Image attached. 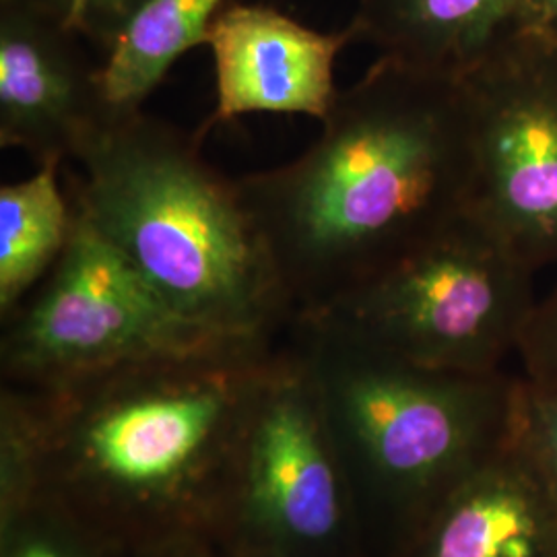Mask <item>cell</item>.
I'll list each match as a JSON object with an SVG mask.
<instances>
[{
  "mask_svg": "<svg viewBox=\"0 0 557 557\" xmlns=\"http://www.w3.org/2000/svg\"><path fill=\"white\" fill-rule=\"evenodd\" d=\"M469 178L460 79L380 57L298 160L238 188L289 298L314 312L467 213Z\"/></svg>",
  "mask_w": 557,
  "mask_h": 557,
  "instance_id": "1",
  "label": "cell"
},
{
  "mask_svg": "<svg viewBox=\"0 0 557 557\" xmlns=\"http://www.w3.org/2000/svg\"><path fill=\"white\" fill-rule=\"evenodd\" d=\"M66 174L75 213L178 317L223 338H259L289 306L277 267L202 140L143 110L106 114Z\"/></svg>",
  "mask_w": 557,
  "mask_h": 557,
  "instance_id": "2",
  "label": "cell"
},
{
  "mask_svg": "<svg viewBox=\"0 0 557 557\" xmlns=\"http://www.w3.org/2000/svg\"><path fill=\"white\" fill-rule=\"evenodd\" d=\"M308 319L320 343L317 384L386 481L450 492L510 434L520 376L419 366L324 312Z\"/></svg>",
  "mask_w": 557,
  "mask_h": 557,
  "instance_id": "3",
  "label": "cell"
},
{
  "mask_svg": "<svg viewBox=\"0 0 557 557\" xmlns=\"http://www.w3.org/2000/svg\"><path fill=\"white\" fill-rule=\"evenodd\" d=\"M533 275L471 213L314 310L380 349L419 366L492 374L518 347L535 312Z\"/></svg>",
  "mask_w": 557,
  "mask_h": 557,
  "instance_id": "4",
  "label": "cell"
},
{
  "mask_svg": "<svg viewBox=\"0 0 557 557\" xmlns=\"http://www.w3.org/2000/svg\"><path fill=\"white\" fill-rule=\"evenodd\" d=\"M467 213L537 273L557 267V34L518 29L460 77Z\"/></svg>",
  "mask_w": 557,
  "mask_h": 557,
  "instance_id": "5",
  "label": "cell"
},
{
  "mask_svg": "<svg viewBox=\"0 0 557 557\" xmlns=\"http://www.w3.org/2000/svg\"><path fill=\"white\" fill-rule=\"evenodd\" d=\"M215 337L178 317L100 234L75 213L73 236L7 341L9 366L77 379L139 359L200 351Z\"/></svg>",
  "mask_w": 557,
  "mask_h": 557,
  "instance_id": "6",
  "label": "cell"
},
{
  "mask_svg": "<svg viewBox=\"0 0 557 557\" xmlns=\"http://www.w3.org/2000/svg\"><path fill=\"white\" fill-rule=\"evenodd\" d=\"M354 32L322 34L275 7L230 2L205 46L215 62V110L197 137L246 114H301L322 122L337 98L335 62Z\"/></svg>",
  "mask_w": 557,
  "mask_h": 557,
  "instance_id": "7",
  "label": "cell"
},
{
  "mask_svg": "<svg viewBox=\"0 0 557 557\" xmlns=\"http://www.w3.org/2000/svg\"><path fill=\"white\" fill-rule=\"evenodd\" d=\"M100 66L83 40L15 0H0V147L36 165L75 158L106 116Z\"/></svg>",
  "mask_w": 557,
  "mask_h": 557,
  "instance_id": "8",
  "label": "cell"
},
{
  "mask_svg": "<svg viewBox=\"0 0 557 557\" xmlns=\"http://www.w3.org/2000/svg\"><path fill=\"white\" fill-rule=\"evenodd\" d=\"M421 557H557V494L518 428L444 494Z\"/></svg>",
  "mask_w": 557,
  "mask_h": 557,
  "instance_id": "9",
  "label": "cell"
},
{
  "mask_svg": "<svg viewBox=\"0 0 557 557\" xmlns=\"http://www.w3.org/2000/svg\"><path fill=\"white\" fill-rule=\"evenodd\" d=\"M230 343L207 351L190 379L147 384L103 407L89 438L94 455L108 473L135 483L158 481L174 473L199 448L230 403L215 363L238 343L227 347L207 374L199 372Z\"/></svg>",
  "mask_w": 557,
  "mask_h": 557,
  "instance_id": "10",
  "label": "cell"
},
{
  "mask_svg": "<svg viewBox=\"0 0 557 557\" xmlns=\"http://www.w3.org/2000/svg\"><path fill=\"white\" fill-rule=\"evenodd\" d=\"M349 27L380 57L460 79L520 29V0H359Z\"/></svg>",
  "mask_w": 557,
  "mask_h": 557,
  "instance_id": "11",
  "label": "cell"
},
{
  "mask_svg": "<svg viewBox=\"0 0 557 557\" xmlns=\"http://www.w3.org/2000/svg\"><path fill=\"white\" fill-rule=\"evenodd\" d=\"M304 388L298 382L278 384L264 403L255 436V499L281 531L324 539L338 522L337 481Z\"/></svg>",
  "mask_w": 557,
  "mask_h": 557,
  "instance_id": "12",
  "label": "cell"
},
{
  "mask_svg": "<svg viewBox=\"0 0 557 557\" xmlns=\"http://www.w3.org/2000/svg\"><path fill=\"white\" fill-rule=\"evenodd\" d=\"M232 0H147L128 20L100 64L106 114L143 110L172 64L202 46Z\"/></svg>",
  "mask_w": 557,
  "mask_h": 557,
  "instance_id": "13",
  "label": "cell"
},
{
  "mask_svg": "<svg viewBox=\"0 0 557 557\" xmlns=\"http://www.w3.org/2000/svg\"><path fill=\"white\" fill-rule=\"evenodd\" d=\"M62 163L0 188V308L13 310L38 287L69 246L75 209L60 186Z\"/></svg>",
  "mask_w": 557,
  "mask_h": 557,
  "instance_id": "14",
  "label": "cell"
},
{
  "mask_svg": "<svg viewBox=\"0 0 557 557\" xmlns=\"http://www.w3.org/2000/svg\"><path fill=\"white\" fill-rule=\"evenodd\" d=\"M54 21L64 32L103 50L116 41L128 20L147 0H15Z\"/></svg>",
  "mask_w": 557,
  "mask_h": 557,
  "instance_id": "15",
  "label": "cell"
},
{
  "mask_svg": "<svg viewBox=\"0 0 557 557\" xmlns=\"http://www.w3.org/2000/svg\"><path fill=\"white\" fill-rule=\"evenodd\" d=\"M518 428L557 494V384L520 376Z\"/></svg>",
  "mask_w": 557,
  "mask_h": 557,
  "instance_id": "16",
  "label": "cell"
},
{
  "mask_svg": "<svg viewBox=\"0 0 557 557\" xmlns=\"http://www.w3.org/2000/svg\"><path fill=\"white\" fill-rule=\"evenodd\" d=\"M518 356L524 363L527 379L557 384V283L537 301Z\"/></svg>",
  "mask_w": 557,
  "mask_h": 557,
  "instance_id": "17",
  "label": "cell"
},
{
  "mask_svg": "<svg viewBox=\"0 0 557 557\" xmlns=\"http://www.w3.org/2000/svg\"><path fill=\"white\" fill-rule=\"evenodd\" d=\"M520 27L557 32V0H520Z\"/></svg>",
  "mask_w": 557,
  "mask_h": 557,
  "instance_id": "18",
  "label": "cell"
},
{
  "mask_svg": "<svg viewBox=\"0 0 557 557\" xmlns=\"http://www.w3.org/2000/svg\"><path fill=\"white\" fill-rule=\"evenodd\" d=\"M20 557H60L52 547L48 545H41V543H34V545H27Z\"/></svg>",
  "mask_w": 557,
  "mask_h": 557,
  "instance_id": "19",
  "label": "cell"
},
{
  "mask_svg": "<svg viewBox=\"0 0 557 557\" xmlns=\"http://www.w3.org/2000/svg\"><path fill=\"white\" fill-rule=\"evenodd\" d=\"M556 34H557V32H556Z\"/></svg>",
  "mask_w": 557,
  "mask_h": 557,
  "instance_id": "20",
  "label": "cell"
}]
</instances>
